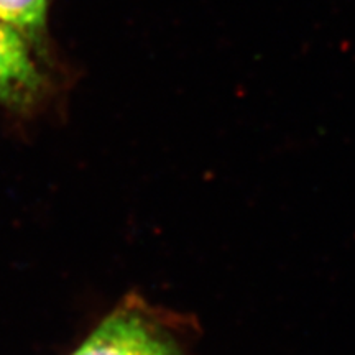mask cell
<instances>
[{
  "mask_svg": "<svg viewBox=\"0 0 355 355\" xmlns=\"http://www.w3.org/2000/svg\"><path fill=\"white\" fill-rule=\"evenodd\" d=\"M201 324L193 314L130 293L71 355H196Z\"/></svg>",
  "mask_w": 355,
  "mask_h": 355,
  "instance_id": "6da1fadb",
  "label": "cell"
},
{
  "mask_svg": "<svg viewBox=\"0 0 355 355\" xmlns=\"http://www.w3.org/2000/svg\"><path fill=\"white\" fill-rule=\"evenodd\" d=\"M46 55L19 28L0 19V104L17 114H32L50 99L53 81Z\"/></svg>",
  "mask_w": 355,
  "mask_h": 355,
  "instance_id": "7a4b0ae2",
  "label": "cell"
},
{
  "mask_svg": "<svg viewBox=\"0 0 355 355\" xmlns=\"http://www.w3.org/2000/svg\"><path fill=\"white\" fill-rule=\"evenodd\" d=\"M51 0H0V19L19 28L32 40L35 46L44 51L48 44V13Z\"/></svg>",
  "mask_w": 355,
  "mask_h": 355,
  "instance_id": "3957f363",
  "label": "cell"
}]
</instances>
